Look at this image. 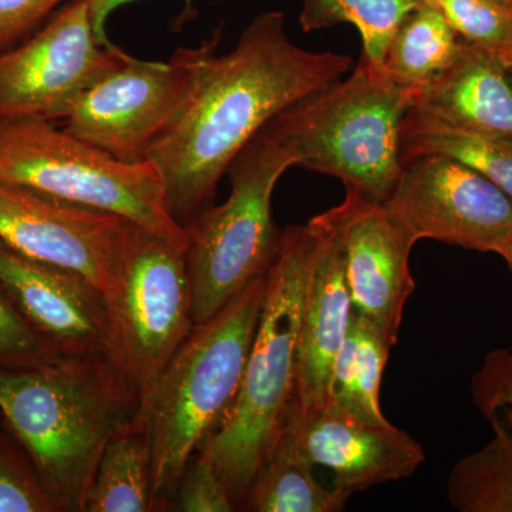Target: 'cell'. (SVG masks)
I'll use <instances>...</instances> for the list:
<instances>
[{
	"instance_id": "cell-1",
	"label": "cell",
	"mask_w": 512,
	"mask_h": 512,
	"mask_svg": "<svg viewBox=\"0 0 512 512\" xmlns=\"http://www.w3.org/2000/svg\"><path fill=\"white\" fill-rule=\"evenodd\" d=\"M350 67L348 55L296 46L284 13L256 16L228 55L212 57L188 106L148 151L174 220L185 228L214 205L221 178L249 141Z\"/></svg>"
},
{
	"instance_id": "cell-2",
	"label": "cell",
	"mask_w": 512,
	"mask_h": 512,
	"mask_svg": "<svg viewBox=\"0 0 512 512\" xmlns=\"http://www.w3.org/2000/svg\"><path fill=\"white\" fill-rule=\"evenodd\" d=\"M138 400L116 357L104 353L0 367V416L62 512H86L101 454L134 419Z\"/></svg>"
},
{
	"instance_id": "cell-12",
	"label": "cell",
	"mask_w": 512,
	"mask_h": 512,
	"mask_svg": "<svg viewBox=\"0 0 512 512\" xmlns=\"http://www.w3.org/2000/svg\"><path fill=\"white\" fill-rule=\"evenodd\" d=\"M130 221L0 181V242L96 286L107 302L119 279Z\"/></svg>"
},
{
	"instance_id": "cell-31",
	"label": "cell",
	"mask_w": 512,
	"mask_h": 512,
	"mask_svg": "<svg viewBox=\"0 0 512 512\" xmlns=\"http://www.w3.org/2000/svg\"><path fill=\"white\" fill-rule=\"evenodd\" d=\"M131 2H137V0H89L90 18H92L94 33L100 43L103 45L111 43L106 33L107 19L111 13L119 9L120 6L128 5ZM192 13H194V0H185L183 18L185 16L192 18Z\"/></svg>"
},
{
	"instance_id": "cell-20",
	"label": "cell",
	"mask_w": 512,
	"mask_h": 512,
	"mask_svg": "<svg viewBox=\"0 0 512 512\" xmlns=\"http://www.w3.org/2000/svg\"><path fill=\"white\" fill-rule=\"evenodd\" d=\"M153 447L136 416L111 437L87 495L86 512H151Z\"/></svg>"
},
{
	"instance_id": "cell-5",
	"label": "cell",
	"mask_w": 512,
	"mask_h": 512,
	"mask_svg": "<svg viewBox=\"0 0 512 512\" xmlns=\"http://www.w3.org/2000/svg\"><path fill=\"white\" fill-rule=\"evenodd\" d=\"M416 89L360 59L348 79L296 101L268 127L291 148L299 167L386 202L402 173L400 137Z\"/></svg>"
},
{
	"instance_id": "cell-24",
	"label": "cell",
	"mask_w": 512,
	"mask_h": 512,
	"mask_svg": "<svg viewBox=\"0 0 512 512\" xmlns=\"http://www.w3.org/2000/svg\"><path fill=\"white\" fill-rule=\"evenodd\" d=\"M423 0H303L301 26L313 32L352 23L362 36L367 63L382 67L387 47L406 16Z\"/></svg>"
},
{
	"instance_id": "cell-19",
	"label": "cell",
	"mask_w": 512,
	"mask_h": 512,
	"mask_svg": "<svg viewBox=\"0 0 512 512\" xmlns=\"http://www.w3.org/2000/svg\"><path fill=\"white\" fill-rule=\"evenodd\" d=\"M396 343L353 309L345 342L330 376V406L375 424H389L380 410V384Z\"/></svg>"
},
{
	"instance_id": "cell-17",
	"label": "cell",
	"mask_w": 512,
	"mask_h": 512,
	"mask_svg": "<svg viewBox=\"0 0 512 512\" xmlns=\"http://www.w3.org/2000/svg\"><path fill=\"white\" fill-rule=\"evenodd\" d=\"M413 109L444 123L512 140V79L495 53L463 39L453 63L417 87Z\"/></svg>"
},
{
	"instance_id": "cell-22",
	"label": "cell",
	"mask_w": 512,
	"mask_h": 512,
	"mask_svg": "<svg viewBox=\"0 0 512 512\" xmlns=\"http://www.w3.org/2000/svg\"><path fill=\"white\" fill-rule=\"evenodd\" d=\"M461 43L443 13L423 0L394 33L382 69L397 83L421 87L453 63Z\"/></svg>"
},
{
	"instance_id": "cell-21",
	"label": "cell",
	"mask_w": 512,
	"mask_h": 512,
	"mask_svg": "<svg viewBox=\"0 0 512 512\" xmlns=\"http://www.w3.org/2000/svg\"><path fill=\"white\" fill-rule=\"evenodd\" d=\"M441 154L461 161L497 185L512 200V140L444 123L410 109L403 121L400 157Z\"/></svg>"
},
{
	"instance_id": "cell-28",
	"label": "cell",
	"mask_w": 512,
	"mask_h": 512,
	"mask_svg": "<svg viewBox=\"0 0 512 512\" xmlns=\"http://www.w3.org/2000/svg\"><path fill=\"white\" fill-rule=\"evenodd\" d=\"M237 504L229 495L224 481L218 476L211 458L198 450L188 461L170 511L178 512H232Z\"/></svg>"
},
{
	"instance_id": "cell-3",
	"label": "cell",
	"mask_w": 512,
	"mask_h": 512,
	"mask_svg": "<svg viewBox=\"0 0 512 512\" xmlns=\"http://www.w3.org/2000/svg\"><path fill=\"white\" fill-rule=\"evenodd\" d=\"M311 221L282 231L266 272L264 301L237 397L202 443L238 510L274 451L296 402L303 298L318 248Z\"/></svg>"
},
{
	"instance_id": "cell-23",
	"label": "cell",
	"mask_w": 512,
	"mask_h": 512,
	"mask_svg": "<svg viewBox=\"0 0 512 512\" xmlns=\"http://www.w3.org/2000/svg\"><path fill=\"white\" fill-rule=\"evenodd\" d=\"M494 439L458 461L447 498L461 512H512V424L490 416Z\"/></svg>"
},
{
	"instance_id": "cell-13",
	"label": "cell",
	"mask_w": 512,
	"mask_h": 512,
	"mask_svg": "<svg viewBox=\"0 0 512 512\" xmlns=\"http://www.w3.org/2000/svg\"><path fill=\"white\" fill-rule=\"evenodd\" d=\"M315 220L338 242L353 309L397 343L404 308L416 289L410 269L416 239L384 202L355 191Z\"/></svg>"
},
{
	"instance_id": "cell-7",
	"label": "cell",
	"mask_w": 512,
	"mask_h": 512,
	"mask_svg": "<svg viewBox=\"0 0 512 512\" xmlns=\"http://www.w3.org/2000/svg\"><path fill=\"white\" fill-rule=\"evenodd\" d=\"M0 181L119 215L187 249L156 165L123 163L53 121L0 119Z\"/></svg>"
},
{
	"instance_id": "cell-8",
	"label": "cell",
	"mask_w": 512,
	"mask_h": 512,
	"mask_svg": "<svg viewBox=\"0 0 512 512\" xmlns=\"http://www.w3.org/2000/svg\"><path fill=\"white\" fill-rule=\"evenodd\" d=\"M221 30L197 47H178L168 62L119 56L70 107L63 128L123 163L147 161L148 151L188 106Z\"/></svg>"
},
{
	"instance_id": "cell-25",
	"label": "cell",
	"mask_w": 512,
	"mask_h": 512,
	"mask_svg": "<svg viewBox=\"0 0 512 512\" xmlns=\"http://www.w3.org/2000/svg\"><path fill=\"white\" fill-rule=\"evenodd\" d=\"M0 512H62L5 420L0 427Z\"/></svg>"
},
{
	"instance_id": "cell-18",
	"label": "cell",
	"mask_w": 512,
	"mask_h": 512,
	"mask_svg": "<svg viewBox=\"0 0 512 512\" xmlns=\"http://www.w3.org/2000/svg\"><path fill=\"white\" fill-rule=\"evenodd\" d=\"M295 407V404H293ZM293 407L284 430L276 441L247 495L242 510L251 512H339L349 495L333 487H322L312 473V464L299 446Z\"/></svg>"
},
{
	"instance_id": "cell-14",
	"label": "cell",
	"mask_w": 512,
	"mask_h": 512,
	"mask_svg": "<svg viewBox=\"0 0 512 512\" xmlns=\"http://www.w3.org/2000/svg\"><path fill=\"white\" fill-rule=\"evenodd\" d=\"M0 291L60 355L116 357L109 303L82 276L26 258L0 242Z\"/></svg>"
},
{
	"instance_id": "cell-9",
	"label": "cell",
	"mask_w": 512,
	"mask_h": 512,
	"mask_svg": "<svg viewBox=\"0 0 512 512\" xmlns=\"http://www.w3.org/2000/svg\"><path fill=\"white\" fill-rule=\"evenodd\" d=\"M107 303L117 362L140 394L194 328L185 249L131 222Z\"/></svg>"
},
{
	"instance_id": "cell-16",
	"label": "cell",
	"mask_w": 512,
	"mask_h": 512,
	"mask_svg": "<svg viewBox=\"0 0 512 512\" xmlns=\"http://www.w3.org/2000/svg\"><path fill=\"white\" fill-rule=\"evenodd\" d=\"M319 242L303 298L296 369V406L306 413L329 402L330 376L346 332L353 305L342 252L336 239L315 218Z\"/></svg>"
},
{
	"instance_id": "cell-11",
	"label": "cell",
	"mask_w": 512,
	"mask_h": 512,
	"mask_svg": "<svg viewBox=\"0 0 512 512\" xmlns=\"http://www.w3.org/2000/svg\"><path fill=\"white\" fill-rule=\"evenodd\" d=\"M384 202L417 242L436 239L503 254L512 238V200L488 178L454 158L424 154L403 161Z\"/></svg>"
},
{
	"instance_id": "cell-10",
	"label": "cell",
	"mask_w": 512,
	"mask_h": 512,
	"mask_svg": "<svg viewBox=\"0 0 512 512\" xmlns=\"http://www.w3.org/2000/svg\"><path fill=\"white\" fill-rule=\"evenodd\" d=\"M119 52L97 39L89 0H69L25 42L0 53V119L63 120Z\"/></svg>"
},
{
	"instance_id": "cell-26",
	"label": "cell",
	"mask_w": 512,
	"mask_h": 512,
	"mask_svg": "<svg viewBox=\"0 0 512 512\" xmlns=\"http://www.w3.org/2000/svg\"><path fill=\"white\" fill-rule=\"evenodd\" d=\"M461 39L501 52L512 46V0H426Z\"/></svg>"
},
{
	"instance_id": "cell-6",
	"label": "cell",
	"mask_w": 512,
	"mask_h": 512,
	"mask_svg": "<svg viewBox=\"0 0 512 512\" xmlns=\"http://www.w3.org/2000/svg\"><path fill=\"white\" fill-rule=\"evenodd\" d=\"M298 164L268 124L232 161L231 194L185 227L194 325L217 315L275 261L281 234L272 218L279 178Z\"/></svg>"
},
{
	"instance_id": "cell-27",
	"label": "cell",
	"mask_w": 512,
	"mask_h": 512,
	"mask_svg": "<svg viewBox=\"0 0 512 512\" xmlns=\"http://www.w3.org/2000/svg\"><path fill=\"white\" fill-rule=\"evenodd\" d=\"M62 357L0 291V367L33 369L55 363Z\"/></svg>"
},
{
	"instance_id": "cell-33",
	"label": "cell",
	"mask_w": 512,
	"mask_h": 512,
	"mask_svg": "<svg viewBox=\"0 0 512 512\" xmlns=\"http://www.w3.org/2000/svg\"><path fill=\"white\" fill-rule=\"evenodd\" d=\"M501 258H504V261L507 262L512 271V238L511 241L508 242L507 247H505L503 254H501Z\"/></svg>"
},
{
	"instance_id": "cell-15",
	"label": "cell",
	"mask_w": 512,
	"mask_h": 512,
	"mask_svg": "<svg viewBox=\"0 0 512 512\" xmlns=\"http://www.w3.org/2000/svg\"><path fill=\"white\" fill-rule=\"evenodd\" d=\"M296 436L312 466L329 468L335 488L348 494L412 476L424 450L410 434L375 424L326 404L301 413L293 407Z\"/></svg>"
},
{
	"instance_id": "cell-4",
	"label": "cell",
	"mask_w": 512,
	"mask_h": 512,
	"mask_svg": "<svg viewBox=\"0 0 512 512\" xmlns=\"http://www.w3.org/2000/svg\"><path fill=\"white\" fill-rule=\"evenodd\" d=\"M266 274L217 315L194 325L143 392L136 417L153 447V508L170 511L190 458L220 427L237 397L254 340Z\"/></svg>"
},
{
	"instance_id": "cell-30",
	"label": "cell",
	"mask_w": 512,
	"mask_h": 512,
	"mask_svg": "<svg viewBox=\"0 0 512 512\" xmlns=\"http://www.w3.org/2000/svg\"><path fill=\"white\" fill-rule=\"evenodd\" d=\"M476 399L485 416L504 409L512 424V352H498L488 357L487 365L476 379Z\"/></svg>"
},
{
	"instance_id": "cell-32",
	"label": "cell",
	"mask_w": 512,
	"mask_h": 512,
	"mask_svg": "<svg viewBox=\"0 0 512 512\" xmlns=\"http://www.w3.org/2000/svg\"><path fill=\"white\" fill-rule=\"evenodd\" d=\"M495 55H497L498 59L501 60V63L504 64L505 69L508 70L512 79V46L501 50V52L495 53Z\"/></svg>"
},
{
	"instance_id": "cell-29",
	"label": "cell",
	"mask_w": 512,
	"mask_h": 512,
	"mask_svg": "<svg viewBox=\"0 0 512 512\" xmlns=\"http://www.w3.org/2000/svg\"><path fill=\"white\" fill-rule=\"evenodd\" d=\"M69 0H0V53L25 42Z\"/></svg>"
}]
</instances>
